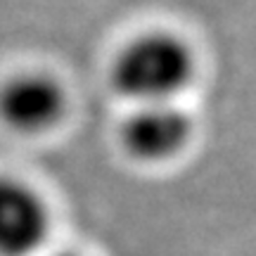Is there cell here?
Here are the masks:
<instances>
[{"label": "cell", "mask_w": 256, "mask_h": 256, "mask_svg": "<svg viewBox=\"0 0 256 256\" xmlns=\"http://www.w3.org/2000/svg\"><path fill=\"white\" fill-rule=\"evenodd\" d=\"M50 211L24 180L0 176V256H28L48 238Z\"/></svg>", "instance_id": "cell-4"}, {"label": "cell", "mask_w": 256, "mask_h": 256, "mask_svg": "<svg viewBox=\"0 0 256 256\" xmlns=\"http://www.w3.org/2000/svg\"><path fill=\"white\" fill-rule=\"evenodd\" d=\"M66 90L46 72H22L0 86V121L19 136H43L64 119Z\"/></svg>", "instance_id": "cell-2"}, {"label": "cell", "mask_w": 256, "mask_h": 256, "mask_svg": "<svg viewBox=\"0 0 256 256\" xmlns=\"http://www.w3.org/2000/svg\"><path fill=\"white\" fill-rule=\"evenodd\" d=\"M192 138V116L176 102L138 104L121 126V145L138 162H166Z\"/></svg>", "instance_id": "cell-3"}, {"label": "cell", "mask_w": 256, "mask_h": 256, "mask_svg": "<svg viewBox=\"0 0 256 256\" xmlns=\"http://www.w3.org/2000/svg\"><path fill=\"white\" fill-rule=\"evenodd\" d=\"M110 76L114 90L136 104L174 102L194 76V55L178 36L152 31L121 48Z\"/></svg>", "instance_id": "cell-1"}, {"label": "cell", "mask_w": 256, "mask_h": 256, "mask_svg": "<svg viewBox=\"0 0 256 256\" xmlns=\"http://www.w3.org/2000/svg\"><path fill=\"white\" fill-rule=\"evenodd\" d=\"M55 256H74V254H55Z\"/></svg>", "instance_id": "cell-5"}]
</instances>
